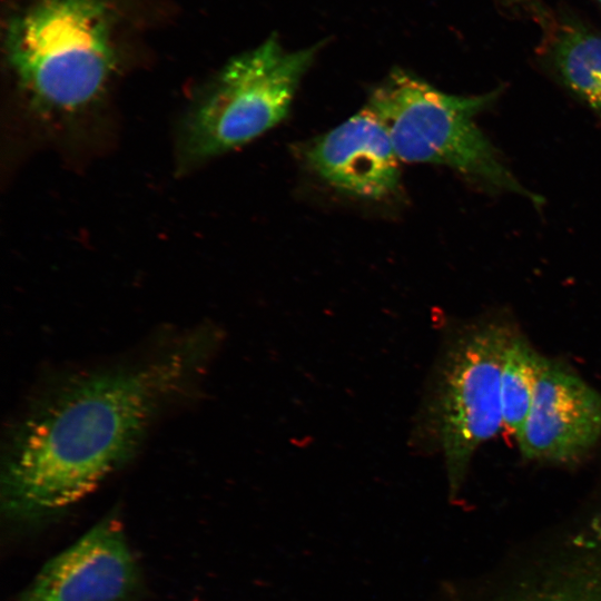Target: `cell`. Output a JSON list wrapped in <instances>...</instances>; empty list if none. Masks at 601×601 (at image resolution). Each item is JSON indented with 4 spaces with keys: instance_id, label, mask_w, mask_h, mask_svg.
Instances as JSON below:
<instances>
[{
    "instance_id": "1",
    "label": "cell",
    "mask_w": 601,
    "mask_h": 601,
    "mask_svg": "<svg viewBox=\"0 0 601 601\" xmlns=\"http://www.w3.org/2000/svg\"><path fill=\"white\" fill-rule=\"evenodd\" d=\"M219 336L213 326L194 328L140 361L77 373L47 388L9 434L1 473L7 511L36 518L91 493L194 386Z\"/></svg>"
},
{
    "instance_id": "2",
    "label": "cell",
    "mask_w": 601,
    "mask_h": 601,
    "mask_svg": "<svg viewBox=\"0 0 601 601\" xmlns=\"http://www.w3.org/2000/svg\"><path fill=\"white\" fill-rule=\"evenodd\" d=\"M104 0H36L9 23L7 58L29 105L72 116L105 92L116 66Z\"/></svg>"
},
{
    "instance_id": "3",
    "label": "cell",
    "mask_w": 601,
    "mask_h": 601,
    "mask_svg": "<svg viewBox=\"0 0 601 601\" xmlns=\"http://www.w3.org/2000/svg\"><path fill=\"white\" fill-rule=\"evenodd\" d=\"M513 334L496 321L455 329L428 378L411 442L442 455L452 497L461 491L476 451L503 425L501 371Z\"/></svg>"
},
{
    "instance_id": "4",
    "label": "cell",
    "mask_w": 601,
    "mask_h": 601,
    "mask_svg": "<svg viewBox=\"0 0 601 601\" xmlns=\"http://www.w3.org/2000/svg\"><path fill=\"white\" fill-rule=\"evenodd\" d=\"M497 93L451 95L394 69L373 90L366 107L384 125L400 161L447 166L492 190L540 204L542 199L520 184L474 121Z\"/></svg>"
},
{
    "instance_id": "5",
    "label": "cell",
    "mask_w": 601,
    "mask_h": 601,
    "mask_svg": "<svg viewBox=\"0 0 601 601\" xmlns=\"http://www.w3.org/2000/svg\"><path fill=\"white\" fill-rule=\"evenodd\" d=\"M317 47L288 51L273 36L233 58L198 95L183 119L179 165L189 167L238 148L289 112Z\"/></svg>"
},
{
    "instance_id": "6",
    "label": "cell",
    "mask_w": 601,
    "mask_h": 601,
    "mask_svg": "<svg viewBox=\"0 0 601 601\" xmlns=\"http://www.w3.org/2000/svg\"><path fill=\"white\" fill-rule=\"evenodd\" d=\"M601 437V394L560 363L543 356L529 415L516 434L532 461H578Z\"/></svg>"
},
{
    "instance_id": "7",
    "label": "cell",
    "mask_w": 601,
    "mask_h": 601,
    "mask_svg": "<svg viewBox=\"0 0 601 601\" xmlns=\"http://www.w3.org/2000/svg\"><path fill=\"white\" fill-rule=\"evenodd\" d=\"M138 584L121 525L108 516L50 559L20 601H124Z\"/></svg>"
},
{
    "instance_id": "8",
    "label": "cell",
    "mask_w": 601,
    "mask_h": 601,
    "mask_svg": "<svg viewBox=\"0 0 601 601\" xmlns=\"http://www.w3.org/2000/svg\"><path fill=\"white\" fill-rule=\"evenodd\" d=\"M305 157L322 179L346 194L382 200L398 190L400 159L384 125L366 106L314 139Z\"/></svg>"
},
{
    "instance_id": "9",
    "label": "cell",
    "mask_w": 601,
    "mask_h": 601,
    "mask_svg": "<svg viewBox=\"0 0 601 601\" xmlns=\"http://www.w3.org/2000/svg\"><path fill=\"white\" fill-rule=\"evenodd\" d=\"M485 601H601V514L570 538L561 553Z\"/></svg>"
},
{
    "instance_id": "10",
    "label": "cell",
    "mask_w": 601,
    "mask_h": 601,
    "mask_svg": "<svg viewBox=\"0 0 601 601\" xmlns=\"http://www.w3.org/2000/svg\"><path fill=\"white\" fill-rule=\"evenodd\" d=\"M550 58L561 81L601 117V37L578 26L561 27Z\"/></svg>"
},
{
    "instance_id": "11",
    "label": "cell",
    "mask_w": 601,
    "mask_h": 601,
    "mask_svg": "<svg viewBox=\"0 0 601 601\" xmlns=\"http://www.w3.org/2000/svg\"><path fill=\"white\" fill-rule=\"evenodd\" d=\"M542 358L524 337L513 334L503 357L500 392L503 425L515 435L529 415Z\"/></svg>"
},
{
    "instance_id": "12",
    "label": "cell",
    "mask_w": 601,
    "mask_h": 601,
    "mask_svg": "<svg viewBox=\"0 0 601 601\" xmlns=\"http://www.w3.org/2000/svg\"><path fill=\"white\" fill-rule=\"evenodd\" d=\"M601 3V0H598Z\"/></svg>"
}]
</instances>
